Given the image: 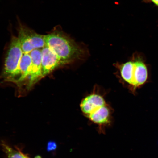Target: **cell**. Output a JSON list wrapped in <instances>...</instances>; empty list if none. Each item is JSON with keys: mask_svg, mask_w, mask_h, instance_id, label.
I'll list each match as a JSON object with an SVG mask.
<instances>
[{"mask_svg": "<svg viewBox=\"0 0 158 158\" xmlns=\"http://www.w3.org/2000/svg\"><path fill=\"white\" fill-rule=\"evenodd\" d=\"M35 158H41L40 156H37L35 157Z\"/></svg>", "mask_w": 158, "mask_h": 158, "instance_id": "13", "label": "cell"}, {"mask_svg": "<svg viewBox=\"0 0 158 158\" xmlns=\"http://www.w3.org/2000/svg\"></svg>", "mask_w": 158, "mask_h": 158, "instance_id": "14", "label": "cell"}, {"mask_svg": "<svg viewBox=\"0 0 158 158\" xmlns=\"http://www.w3.org/2000/svg\"><path fill=\"white\" fill-rule=\"evenodd\" d=\"M41 51L43 78L51 74L59 67L65 65L56 53L46 45H45Z\"/></svg>", "mask_w": 158, "mask_h": 158, "instance_id": "5", "label": "cell"}, {"mask_svg": "<svg viewBox=\"0 0 158 158\" xmlns=\"http://www.w3.org/2000/svg\"><path fill=\"white\" fill-rule=\"evenodd\" d=\"M57 144L54 141H49L47 144V150L48 151H54L56 149Z\"/></svg>", "mask_w": 158, "mask_h": 158, "instance_id": "11", "label": "cell"}, {"mask_svg": "<svg viewBox=\"0 0 158 158\" xmlns=\"http://www.w3.org/2000/svg\"><path fill=\"white\" fill-rule=\"evenodd\" d=\"M94 123L103 124L108 123L110 117V110L107 104L87 116Z\"/></svg>", "mask_w": 158, "mask_h": 158, "instance_id": "9", "label": "cell"}, {"mask_svg": "<svg viewBox=\"0 0 158 158\" xmlns=\"http://www.w3.org/2000/svg\"><path fill=\"white\" fill-rule=\"evenodd\" d=\"M150 1L158 6V0H150Z\"/></svg>", "mask_w": 158, "mask_h": 158, "instance_id": "12", "label": "cell"}, {"mask_svg": "<svg viewBox=\"0 0 158 158\" xmlns=\"http://www.w3.org/2000/svg\"><path fill=\"white\" fill-rule=\"evenodd\" d=\"M119 69L122 78L134 90L147 82L148 69L141 59H135L124 63L120 65Z\"/></svg>", "mask_w": 158, "mask_h": 158, "instance_id": "2", "label": "cell"}, {"mask_svg": "<svg viewBox=\"0 0 158 158\" xmlns=\"http://www.w3.org/2000/svg\"><path fill=\"white\" fill-rule=\"evenodd\" d=\"M31 65V59L30 54H23L20 63L18 72L11 82L21 86L28 78Z\"/></svg>", "mask_w": 158, "mask_h": 158, "instance_id": "8", "label": "cell"}, {"mask_svg": "<svg viewBox=\"0 0 158 158\" xmlns=\"http://www.w3.org/2000/svg\"><path fill=\"white\" fill-rule=\"evenodd\" d=\"M45 45L56 53L64 65L81 59L85 49L77 44L62 29L57 27L49 34L44 35Z\"/></svg>", "mask_w": 158, "mask_h": 158, "instance_id": "1", "label": "cell"}, {"mask_svg": "<svg viewBox=\"0 0 158 158\" xmlns=\"http://www.w3.org/2000/svg\"><path fill=\"white\" fill-rule=\"evenodd\" d=\"M18 31V37L23 54H30L34 49L42 48L45 46L44 35L21 24H19Z\"/></svg>", "mask_w": 158, "mask_h": 158, "instance_id": "4", "label": "cell"}, {"mask_svg": "<svg viewBox=\"0 0 158 158\" xmlns=\"http://www.w3.org/2000/svg\"><path fill=\"white\" fill-rule=\"evenodd\" d=\"M29 54L31 59V65L27 87V89L28 90L32 88L35 84L43 78L41 67V51L40 49H35Z\"/></svg>", "mask_w": 158, "mask_h": 158, "instance_id": "6", "label": "cell"}, {"mask_svg": "<svg viewBox=\"0 0 158 158\" xmlns=\"http://www.w3.org/2000/svg\"><path fill=\"white\" fill-rule=\"evenodd\" d=\"M2 147L8 158H27L20 151H16L5 143H2Z\"/></svg>", "mask_w": 158, "mask_h": 158, "instance_id": "10", "label": "cell"}, {"mask_svg": "<svg viewBox=\"0 0 158 158\" xmlns=\"http://www.w3.org/2000/svg\"><path fill=\"white\" fill-rule=\"evenodd\" d=\"M23 54L18 37L12 35L0 78L5 81H12L18 72Z\"/></svg>", "mask_w": 158, "mask_h": 158, "instance_id": "3", "label": "cell"}, {"mask_svg": "<svg viewBox=\"0 0 158 158\" xmlns=\"http://www.w3.org/2000/svg\"><path fill=\"white\" fill-rule=\"evenodd\" d=\"M106 104L102 97L99 94H93L87 96L82 101L80 108L83 113L87 116Z\"/></svg>", "mask_w": 158, "mask_h": 158, "instance_id": "7", "label": "cell"}]
</instances>
